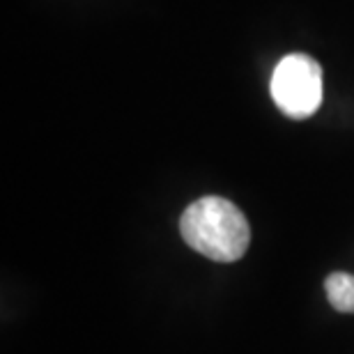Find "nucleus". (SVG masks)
Here are the masks:
<instances>
[{
	"label": "nucleus",
	"instance_id": "f257e3e1",
	"mask_svg": "<svg viewBox=\"0 0 354 354\" xmlns=\"http://www.w3.org/2000/svg\"><path fill=\"white\" fill-rule=\"evenodd\" d=\"M180 232L191 249L214 263H235L251 244V228L242 209L218 196L191 203L180 218Z\"/></svg>",
	"mask_w": 354,
	"mask_h": 354
},
{
	"label": "nucleus",
	"instance_id": "f03ea898",
	"mask_svg": "<svg viewBox=\"0 0 354 354\" xmlns=\"http://www.w3.org/2000/svg\"><path fill=\"white\" fill-rule=\"evenodd\" d=\"M274 104L281 113L292 120H306L320 109L324 92H322V67L306 53H290L286 55L272 74Z\"/></svg>",
	"mask_w": 354,
	"mask_h": 354
},
{
	"label": "nucleus",
	"instance_id": "7ed1b4c3",
	"mask_svg": "<svg viewBox=\"0 0 354 354\" xmlns=\"http://www.w3.org/2000/svg\"><path fill=\"white\" fill-rule=\"evenodd\" d=\"M329 304L341 313H354V276L345 272H334L324 281Z\"/></svg>",
	"mask_w": 354,
	"mask_h": 354
}]
</instances>
